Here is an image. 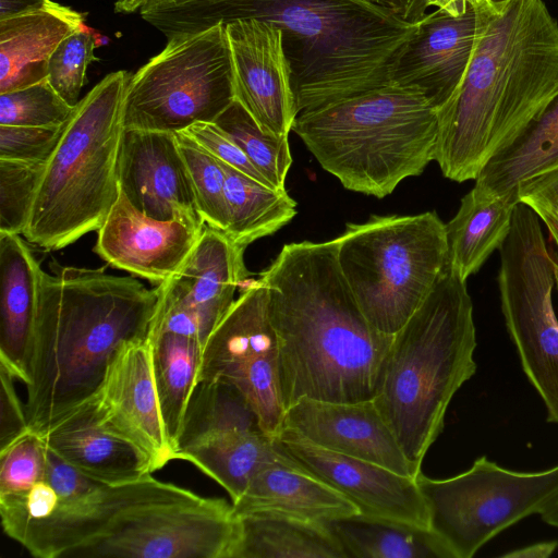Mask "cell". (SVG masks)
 Listing matches in <instances>:
<instances>
[{
  "label": "cell",
  "mask_w": 558,
  "mask_h": 558,
  "mask_svg": "<svg viewBox=\"0 0 558 558\" xmlns=\"http://www.w3.org/2000/svg\"><path fill=\"white\" fill-rule=\"evenodd\" d=\"M167 39L242 19L282 32L298 114L392 83L417 23L368 0H144Z\"/></svg>",
  "instance_id": "obj_1"
},
{
  "label": "cell",
  "mask_w": 558,
  "mask_h": 558,
  "mask_svg": "<svg viewBox=\"0 0 558 558\" xmlns=\"http://www.w3.org/2000/svg\"><path fill=\"white\" fill-rule=\"evenodd\" d=\"M259 275L278 338L286 410L303 398L374 400L393 336L362 313L339 268L335 239L288 243Z\"/></svg>",
  "instance_id": "obj_2"
},
{
  "label": "cell",
  "mask_w": 558,
  "mask_h": 558,
  "mask_svg": "<svg viewBox=\"0 0 558 558\" xmlns=\"http://www.w3.org/2000/svg\"><path fill=\"white\" fill-rule=\"evenodd\" d=\"M475 47L439 110L435 161L454 182L485 165L558 95V24L543 0H473Z\"/></svg>",
  "instance_id": "obj_3"
},
{
  "label": "cell",
  "mask_w": 558,
  "mask_h": 558,
  "mask_svg": "<svg viewBox=\"0 0 558 558\" xmlns=\"http://www.w3.org/2000/svg\"><path fill=\"white\" fill-rule=\"evenodd\" d=\"M159 298V284L105 268L44 271L25 384L31 429L43 433L96 392L118 349L148 338Z\"/></svg>",
  "instance_id": "obj_4"
},
{
  "label": "cell",
  "mask_w": 558,
  "mask_h": 558,
  "mask_svg": "<svg viewBox=\"0 0 558 558\" xmlns=\"http://www.w3.org/2000/svg\"><path fill=\"white\" fill-rule=\"evenodd\" d=\"M466 281L449 265L393 335L374 402L417 473L440 435L447 408L476 371V333Z\"/></svg>",
  "instance_id": "obj_5"
},
{
  "label": "cell",
  "mask_w": 558,
  "mask_h": 558,
  "mask_svg": "<svg viewBox=\"0 0 558 558\" xmlns=\"http://www.w3.org/2000/svg\"><path fill=\"white\" fill-rule=\"evenodd\" d=\"M292 131L347 190L383 198L435 161L438 119L420 88L390 83L301 112Z\"/></svg>",
  "instance_id": "obj_6"
},
{
  "label": "cell",
  "mask_w": 558,
  "mask_h": 558,
  "mask_svg": "<svg viewBox=\"0 0 558 558\" xmlns=\"http://www.w3.org/2000/svg\"><path fill=\"white\" fill-rule=\"evenodd\" d=\"M131 76L123 70L108 74L74 107L47 162L23 233L27 242L61 250L105 222L120 195L123 101Z\"/></svg>",
  "instance_id": "obj_7"
},
{
  "label": "cell",
  "mask_w": 558,
  "mask_h": 558,
  "mask_svg": "<svg viewBox=\"0 0 558 558\" xmlns=\"http://www.w3.org/2000/svg\"><path fill=\"white\" fill-rule=\"evenodd\" d=\"M339 268L362 313L393 336L448 266L446 226L435 211L373 215L335 239Z\"/></svg>",
  "instance_id": "obj_8"
},
{
  "label": "cell",
  "mask_w": 558,
  "mask_h": 558,
  "mask_svg": "<svg viewBox=\"0 0 558 558\" xmlns=\"http://www.w3.org/2000/svg\"><path fill=\"white\" fill-rule=\"evenodd\" d=\"M234 99L230 47L225 24H219L168 39L132 74L123 128L181 132L197 122H215Z\"/></svg>",
  "instance_id": "obj_9"
},
{
  "label": "cell",
  "mask_w": 558,
  "mask_h": 558,
  "mask_svg": "<svg viewBox=\"0 0 558 558\" xmlns=\"http://www.w3.org/2000/svg\"><path fill=\"white\" fill-rule=\"evenodd\" d=\"M501 312L522 369L558 424V318L553 306L556 258L537 215L518 203L511 229L498 248Z\"/></svg>",
  "instance_id": "obj_10"
},
{
  "label": "cell",
  "mask_w": 558,
  "mask_h": 558,
  "mask_svg": "<svg viewBox=\"0 0 558 558\" xmlns=\"http://www.w3.org/2000/svg\"><path fill=\"white\" fill-rule=\"evenodd\" d=\"M429 529L454 558H471L488 541L531 514H539L558 496V465L541 472L504 469L485 456L465 472L435 480L415 477Z\"/></svg>",
  "instance_id": "obj_11"
},
{
  "label": "cell",
  "mask_w": 558,
  "mask_h": 558,
  "mask_svg": "<svg viewBox=\"0 0 558 558\" xmlns=\"http://www.w3.org/2000/svg\"><path fill=\"white\" fill-rule=\"evenodd\" d=\"M148 475L125 485L102 484L81 498H62L43 477L31 488L0 496L4 533L38 558L71 557L101 536L130 508L191 496Z\"/></svg>",
  "instance_id": "obj_12"
},
{
  "label": "cell",
  "mask_w": 558,
  "mask_h": 558,
  "mask_svg": "<svg viewBox=\"0 0 558 558\" xmlns=\"http://www.w3.org/2000/svg\"><path fill=\"white\" fill-rule=\"evenodd\" d=\"M239 534L232 504L194 493L128 509L71 557L233 558Z\"/></svg>",
  "instance_id": "obj_13"
},
{
  "label": "cell",
  "mask_w": 558,
  "mask_h": 558,
  "mask_svg": "<svg viewBox=\"0 0 558 558\" xmlns=\"http://www.w3.org/2000/svg\"><path fill=\"white\" fill-rule=\"evenodd\" d=\"M275 438L282 452L348 498L359 514L429 529L427 508L415 478L320 448L286 427Z\"/></svg>",
  "instance_id": "obj_14"
},
{
  "label": "cell",
  "mask_w": 558,
  "mask_h": 558,
  "mask_svg": "<svg viewBox=\"0 0 558 558\" xmlns=\"http://www.w3.org/2000/svg\"><path fill=\"white\" fill-rule=\"evenodd\" d=\"M92 398L106 425L142 451L153 472L177 460L160 413L148 338L118 349Z\"/></svg>",
  "instance_id": "obj_15"
},
{
  "label": "cell",
  "mask_w": 558,
  "mask_h": 558,
  "mask_svg": "<svg viewBox=\"0 0 558 558\" xmlns=\"http://www.w3.org/2000/svg\"><path fill=\"white\" fill-rule=\"evenodd\" d=\"M118 179L120 191L144 215L198 232L206 226L175 133L124 130Z\"/></svg>",
  "instance_id": "obj_16"
},
{
  "label": "cell",
  "mask_w": 558,
  "mask_h": 558,
  "mask_svg": "<svg viewBox=\"0 0 558 558\" xmlns=\"http://www.w3.org/2000/svg\"><path fill=\"white\" fill-rule=\"evenodd\" d=\"M225 27L235 100L262 130L288 136L298 111L281 29L257 19L235 20Z\"/></svg>",
  "instance_id": "obj_17"
},
{
  "label": "cell",
  "mask_w": 558,
  "mask_h": 558,
  "mask_svg": "<svg viewBox=\"0 0 558 558\" xmlns=\"http://www.w3.org/2000/svg\"><path fill=\"white\" fill-rule=\"evenodd\" d=\"M283 427L320 448L415 478L393 432L374 400L328 402L303 398L290 405Z\"/></svg>",
  "instance_id": "obj_18"
},
{
  "label": "cell",
  "mask_w": 558,
  "mask_h": 558,
  "mask_svg": "<svg viewBox=\"0 0 558 558\" xmlns=\"http://www.w3.org/2000/svg\"><path fill=\"white\" fill-rule=\"evenodd\" d=\"M199 234L181 222L144 215L120 191L98 230L95 252L111 267L159 284L179 270Z\"/></svg>",
  "instance_id": "obj_19"
},
{
  "label": "cell",
  "mask_w": 558,
  "mask_h": 558,
  "mask_svg": "<svg viewBox=\"0 0 558 558\" xmlns=\"http://www.w3.org/2000/svg\"><path fill=\"white\" fill-rule=\"evenodd\" d=\"M477 28L478 15L473 0L461 16L439 9L426 13L399 58L392 83L420 88L435 110H439L462 82Z\"/></svg>",
  "instance_id": "obj_20"
},
{
  "label": "cell",
  "mask_w": 558,
  "mask_h": 558,
  "mask_svg": "<svg viewBox=\"0 0 558 558\" xmlns=\"http://www.w3.org/2000/svg\"><path fill=\"white\" fill-rule=\"evenodd\" d=\"M39 434L59 458L98 482L125 485L153 473L146 456L106 425L92 397Z\"/></svg>",
  "instance_id": "obj_21"
},
{
  "label": "cell",
  "mask_w": 558,
  "mask_h": 558,
  "mask_svg": "<svg viewBox=\"0 0 558 558\" xmlns=\"http://www.w3.org/2000/svg\"><path fill=\"white\" fill-rule=\"evenodd\" d=\"M21 235L0 232V365L25 385L44 270Z\"/></svg>",
  "instance_id": "obj_22"
},
{
  "label": "cell",
  "mask_w": 558,
  "mask_h": 558,
  "mask_svg": "<svg viewBox=\"0 0 558 558\" xmlns=\"http://www.w3.org/2000/svg\"><path fill=\"white\" fill-rule=\"evenodd\" d=\"M244 251L206 225L189 257L168 279L195 310L206 338L234 303L235 290L247 275Z\"/></svg>",
  "instance_id": "obj_23"
},
{
  "label": "cell",
  "mask_w": 558,
  "mask_h": 558,
  "mask_svg": "<svg viewBox=\"0 0 558 558\" xmlns=\"http://www.w3.org/2000/svg\"><path fill=\"white\" fill-rule=\"evenodd\" d=\"M85 14L54 1L0 21V94L47 80L48 60L58 45L83 28Z\"/></svg>",
  "instance_id": "obj_24"
},
{
  "label": "cell",
  "mask_w": 558,
  "mask_h": 558,
  "mask_svg": "<svg viewBox=\"0 0 558 558\" xmlns=\"http://www.w3.org/2000/svg\"><path fill=\"white\" fill-rule=\"evenodd\" d=\"M232 509L236 517L270 511L322 523L359 514L348 498L293 460L262 468Z\"/></svg>",
  "instance_id": "obj_25"
},
{
  "label": "cell",
  "mask_w": 558,
  "mask_h": 558,
  "mask_svg": "<svg viewBox=\"0 0 558 558\" xmlns=\"http://www.w3.org/2000/svg\"><path fill=\"white\" fill-rule=\"evenodd\" d=\"M278 350L268 311V292L258 279L244 288L207 338L198 380L221 378L251 361Z\"/></svg>",
  "instance_id": "obj_26"
},
{
  "label": "cell",
  "mask_w": 558,
  "mask_h": 558,
  "mask_svg": "<svg viewBox=\"0 0 558 558\" xmlns=\"http://www.w3.org/2000/svg\"><path fill=\"white\" fill-rule=\"evenodd\" d=\"M233 558H348L326 523L257 511L239 515Z\"/></svg>",
  "instance_id": "obj_27"
},
{
  "label": "cell",
  "mask_w": 558,
  "mask_h": 558,
  "mask_svg": "<svg viewBox=\"0 0 558 558\" xmlns=\"http://www.w3.org/2000/svg\"><path fill=\"white\" fill-rule=\"evenodd\" d=\"M518 203L483 193L475 186L446 223L449 268L462 280L478 271L508 236Z\"/></svg>",
  "instance_id": "obj_28"
},
{
  "label": "cell",
  "mask_w": 558,
  "mask_h": 558,
  "mask_svg": "<svg viewBox=\"0 0 558 558\" xmlns=\"http://www.w3.org/2000/svg\"><path fill=\"white\" fill-rule=\"evenodd\" d=\"M557 162L558 95L485 165L474 186L485 194L519 203V182Z\"/></svg>",
  "instance_id": "obj_29"
},
{
  "label": "cell",
  "mask_w": 558,
  "mask_h": 558,
  "mask_svg": "<svg viewBox=\"0 0 558 558\" xmlns=\"http://www.w3.org/2000/svg\"><path fill=\"white\" fill-rule=\"evenodd\" d=\"M348 558H454L430 529L355 514L326 523Z\"/></svg>",
  "instance_id": "obj_30"
},
{
  "label": "cell",
  "mask_w": 558,
  "mask_h": 558,
  "mask_svg": "<svg viewBox=\"0 0 558 558\" xmlns=\"http://www.w3.org/2000/svg\"><path fill=\"white\" fill-rule=\"evenodd\" d=\"M180 460L189 461L216 481L228 492L232 502L262 468L292 461L279 449L276 438L260 428L226 434L183 453Z\"/></svg>",
  "instance_id": "obj_31"
},
{
  "label": "cell",
  "mask_w": 558,
  "mask_h": 558,
  "mask_svg": "<svg viewBox=\"0 0 558 558\" xmlns=\"http://www.w3.org/2000/svg\"><path fill=\"white\" fill-rule=\"evenodd\" d=\"M229 209L227 236L245 250L256 240L274 234L296 215V202L287 190L265 185L220 161Z\"/></svg>",
  "instance_id": "obj_32"
},
{
  "label": "cell",
  "mask_w": 558,
  "mask_h": 558,
  "mask_svg": "<svg viewBox=\"0 0 558 558\" xmlns=\"http://www.w3.org/2000/svg\"><path fill=\"white\" fill-rule=\"evenodd\" d=\"M148 340L160 413L177 453L185 410L197 385L204 345L195 339L171 332L150 336Z\"/></svg>",
  "instance_id": "obj_33"
},
{
  "label": "cell",
  "mask_w": 558,
  "mask_h": 558,
  "mask_svg": "<svg viewBox=\"0 0 558 558\" xmlns=\"http://www.w3.org/2000/svg\"><path fill=\"white\" fill-rule=\"evenodd\" d=\"M257 428L258 418L238 388L220 378L199 380L185 410L177 460L226 434Z\"/></svg>",
  "instance_id": "obj_34"
},
{
  "label": "cell",
  "mask_w": 558,
  "mask_h": 558,
  "mask_svg": "<svg viewBox=\"0 0 558 558\" xmlns=\"http://www.w3.org/2000/svg\"><path fill=\"white\" fill-rule=\"evenodd\" d=\"M215 123L239 145L274 187L286 189V178L292 165L288 136L262 130L235 99Z\"/></svg>",
  "instance_id": "obj_35"
},
{
  "label": "cell",
  "mask_w": 558,
  "mask_h": 558,
  "mask_svg": "<svg viewBox=\"0 0 558 558\" xmlns=\"http://www.w3.org/2000/svg\"><path fill=\"white\" fill-rule=\"evenodd\" d=\"M175 137L192 181L201 216L207 226L225 232L229 226V209L225 173L219 160L184 131L177 132Z\"/></svg>",
  "instance_id": "obj_36"
},
{
  "label": "cell",
  "mask_w": 558,
  "mask_h": 558,
  "mask_svg": "<svg viewBox=\"0 0 558 558\" xmlns=\"http://www.w3.org/2000/svg\"><path fill=\"white\" fill-rule=\"evenodd\" d=\"M47 162L0 158V232L23 235Z\"/></svg>",
  "instance_id": "obj_37"
},
{
  "label": "cell",
  "mask_w": 558,
  "mask_h": 558,
  "mask_svg": "<svg viewBox=\"0 0 558 558\" xmlns=\"http://www.w3.org/2000/svg\"><path fill=\"white\" fill-rule=\"evenodd\" d=\"M73 109L46 80L0 94V125H61L69 120Z\"/></svg>",
  "instance_id": "obj_38"
},
{
  "label": "cell",
  "mask_w": 558,
  "mask_h": 558,
  "mask_svg": "<svg viewBox=\"0 0 558 558\" xmlns=\"http://www.w3.org/2000/svg\"><path fill=\"white\" fill-rule=\"evenodd\" d=\"M95 41L87 28L64 38L48 60L47 81L71 107L80 102L89 63L95 60Z\"/></svg>",
  "instance_id": "obj_39"
},
{
  "label": "cell",
  "mask_w": 558,
  "mask_h": 558,
  "mask_svg": "<svg viewBox=\"0 0 558 558\" xmlns=\"http://www.w3.org/2000/svg\"><path fill=\"white\" fill-rule=\"evenodd\" d=\"M47 451L41 435L31 428L0 448V496L22 493L40 481Z\"/></svg>",
  "instance_id": "obj_40"
},
{
  "label": "cell",
  "mask_w": 558,
  "mask_h": 558,
  "mask_svg": "<svg viewBox=\"0 0 558 558\" xmlns=\"http://www.w3.org/2000/svg\"><path fill=\"white\" fill-rule=\"evenodd\" d=\"M65 123L50 126L0 125V158L47 162L61 140Z\"/></svg>",
  "instance_id": "obj_41"
},
{
  "label": "cell",
  "mask_w": 558,
  "mask_h": 558,
  "mask_svg": "<svg viewBox=\"0 0 558 558\" xmlns=\"http://www.w3.org/2000/svg\"><path fill=\"white\" fill-rule=\"evenodd\" d=\"M517 199L537 215L558 247V162L519 182Z\"/></svg>",
  "instance_id": "obj_42"
},
{
  "label": "cell",
  "mask_w": 558,
  "mask_h": 558,
  "mask_svg": "<svg viewBox=\"0 0 558 558\" xmlns=\"http://www.w3.org/2000/svg\"><path fill=\"white\" fill-rule=\"evenodd\" d=\"M184 132L218 160L265 185L274 187L254 167L239 145L215 122H197L189 126Z\"/></svg>",
  "instance_id": "obj_43"
},
{
  "label": "cell",
  "mask_w": 558,
  "mask_h": 558,
  "mask_svg": "<svg viewBox=\"0 0 558 558\" xmlns=\"http://www.w3.org/2000/svg\"><path fill=\"white\" fill-rule=\"evenodd\" d=\"M0 380V448H3L25 433L29 425L25 404L20 401L14 387L17 379L2 365Z\"/></svg>",
  "instance_id": "obj_44"
},
{
  "label": "cell",
  "mask_w": 558,
  "mask_h": 558,
  "mask_svg": "<svg viewBox=\"0 0 558 558\" xmlns=\"http://www.w3.org/2000/svg\"><path fill=\"white\" fill-rule=\"evenodd\" d=\"M410 23H418L425 15V0H368Z\"/></svg>",
  "instance_id": "obj_45"
},
{
  "label": "cell",
  "mask_w": 558,
  "mask_h": 558,
  "mask_svg": "<svg viewBox=\"0 0 558 558\" xmlns=\"http://www.w3.org/2000/svg\"><path fill=\"white\" fill-rule=\"evenodd\" d=\"M49 0H0V21L44 8Z\"/></svg>",
  "instance_id": "obj_46"
},
{
  "label": "cell",
  "mask_w": 558,
  "mask_h": 558,
  "mask_svg": "<svg viewBox=\"0 0 558 558\" xmlns=\"http://www.w3.org/2000/svg\"><path fill=\"white\" fill-rule=\"evenodd\" d=\"M558 547L557 541L539 542L502 554L507 558H547Z\"/></svg>",
  "instance_id": "obj_47"
},
{
  "label": "cell",
  "mask_w": 558,
  "mask_h": 558,
  "mask_svg": "<svg viewBox=\"0 0 558 558\" xmlns=\"http://www.w3.org/2000/svg\"><path fill=\"white\" fill-rule=\"evenodd\" d=\"M426 7H435L452 16L463 15L471 3V0H425Z\"/></svg>",
  "instance_id": "obj_48"
},
{
  "label": "cell",
  "mask_w": 558,
  "mask_h": 558,
  "mask_svg": "<svg viewBox=\"0 0 558 558\" xmlns=\"http://www.w3.org/2000/svg\"><path fill=\"white\" fill-rule=\"evenodd\" d=\"M542 520L558 529V496L539 513Z\"/></svg>",
  "instance_id": "obj_49"
},
{
  "label": "cell",
  "mask_w": 558,
  "mask_h": 558,
  "mask_svg": "<svg viewBox=\"0 0 558 558\" xmlns=\"http://www.w3.org/2000/svg\"><path fill=\"white\" fill-rule=\"evenodd\" d=\"M143 0H119L116 3L117 12H134L140 9Z\"/></svg>",
  "instance_id": "obj_50"
},
{
  "label": "cell",
  "mask_w": 558,
  "mask_h": 558,
  "mask_svg": "<svg viewBox=\"0 0 558 558\" xmlns=\"http://www.w3.org/2000/svg\"><path fill=\"white\" fill-rule=\"evenodd\" d=\"M554 272H555V287L558 291V263L555 265Z\"/></svg>",
  "instance_id": "obj_51"
},
{
  "label": "cell",
  "mask_w": 558,
  "mask_h": 558,
  "mask_svg": "<svg viewBox=\"0 0 558 558\" xmlns=\"http://www.w3.org/2000/svg\"><path fill=\"white\" fill-rule=\"evenodd\" d=\"M488 1L492 3H500V2H506L508 0H488Z\"/></svg>",
  "instance_id": "obj_52"
}]
</instances>
